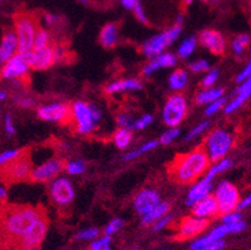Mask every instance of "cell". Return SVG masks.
Listing matches in <instances>:
<instances>
[{
	"instance_id": "obj_16",
	"label": "cell",
	"mask_w": 251,
	"mask_h": 250,
	"mask_svg": "<svg viewBox=\"0 0 251 250\" xmlns=\"http://www.w3.org/2000/svg\"><path fill=\"white\" fill-rule=\"evenodd\" d=\"M28 61H26L24 55L19 53V54L14 55L13 58H10L6 61V65L3 68L1 74H3V78H8V79H11V78H23L28 72Z\"/></svg>"
},
{
	"instance_id": "obj_8",
	"label": "cell",
	"mask_w": 251,
	"mask_h": 250,
	"mask_svg": "<svg viewBox=\"0 0 251 250\" xmlns=\"http://www.w3.org/2000/svg\"><path fill=\"white\" fill-rule=\"evenodd\" d=\"M164 121L169 127H176L186 116V102L181 95L169 98L164 108Z\"/></svg>"
},
{
	"instance_id": "obj_34",
	"label": "cell",
	"mask_w": 251,
	"mask_h": 250,
	"mask_svg": "<svg viewBox=\"0 0 251 250\" xmlns=\"http://www.w3.org/2000/svg\"><path fill=\"white\" fill-rule=\"evenodd\" d=\"M230 165H231V160H229V159H227V160H223V162L218 163V164L214 165L213 168L210 169V171H209V174H207V176L213 179L214 176L216 175V174L221 173V171L226 170L227 168H230Z\"/></svg>"
},
{
	"instance_id": "obj_55",
	"label": "cell",
	"mask_w": 251,
	"mask_h": 250,
	"mask_svg": "<svg viewBox=\"0 0 251 250\" xmlns=\"http://www.w3.org/2000/svg\"><path fill=\"white\" fill-rule=\"evenodd\" d=\"M250 205H251V194L250 195L246 196V198L244 199L240 204H239V206H237V210L245 209V208H248V206H250Z\"/></svg>"
},
{
	"instance_id": "obj_1",
	"label": "cell",
	"mask_w": 251,
	"mask_h": 250,
	"mask_svg": "<svg viewBox=\"0 0 251 250\" xmlns=\"http://www.w3.org/2000/svg\"><path fill=\"white\" fill-rule=\"evenodd\" d=\"M210 155L204 146L194 149L188 154H180L168 165V175L177 184H191L209 168Z\"/></svg>"
},
{
	"instance_id": "obj_60",
	"label": "cell",
	"mask_w": 251,
	"mask_h": 250,
	"mask_svg": "<svg viewBox=\"0 0 251 250\" xmlns=\"http://www.w3.org/2000/svg\"><path fill=\"white\" fill-rule=\"evenodd\" d=\"M191 3H193V0H184L185 5H190Z\"/></svg>"
},
{
	"instance_id": "obj_41",
	"label": "cell",
	"mask_w": 251,
	"mask_h": 250,
	"mask_svg": "<svg viewBox=\"0 0 251 250\" xmlns=\"http://www.w3.org/2000/svg\"><path fill=\"white\" fill-rule=\"evenodd\" d=\"M22 153V150H8V151H4L3 154L0 155V164L3 165L5 163L10 162V160L15 159L18 155Z\"/></svg>"
},
{
	"instance_id": "obj_32",
	"label": "cell",
	"mask_w": 251,
	"mask_h": 250,
	"mask_svg": "<svg viewBox=\"0 0 251 250\" xmlns=\"http://www.w3.org/2000/svg\"><path fill=\"white\" fill-rule=\"evenodd\" d=\"M195 45H196V39L194 38V36L186 39V40H185L179 48V55H180V56H181V58H184V59L188 58L189 55H190L191 53L194 52V49H195Z\"/></svg>"
},
{
	"instance_id": "obj_42",
	"label": "cell",
	"mask_w": 251,
	"mask_h": 250,
	"mask_svg": "<svg viewBox=\"0 0 251 250\" xmlns=\"http://www.w3.org/2000/svg\"><path fill=\"white\" fill-rule=\"evenodd\" d=\"M224 224H234L237 222H241V214L239 212H231L224 215Z\"/></svg>"
},
{
	"instance_id": "obj_14",
	"label": "cell",
	"mask_w": 251,
	"mask_h": 250,
	"mask_svg": "<svg viewBox=\"0 0 251 250\" xmlns=\"http://www.w3.org/2000/svg\"><path fill=\"white\" fill-rule=\"evenodd\" d=\"M22 54L25 56L29 66L35 69V70H45L55 63V55H54L52 47L34 50V52L22 53Z\"/></svg>"
},
{
	"instance_id": "obj_12",
	"label": "cell",
	"mask_w": 251,
	"mask_h": 250,
	"mask_svg": "<svg viewBox=\"0 0 251 250\" xmlns=\"http://www.w3.org/2000/svg\"><path fill=\"white\" fill-rule=\"evenodd\" d=\"M48 230V219L47 215L44 214L36 220L35 223L30 226L26 233H25L24 237L20 240V245L22 248H36L42 244V242L44 240L45 235H47Z\"/></svg>"
},
{
	"instance_id": "obj_24",
	"label": "cell",
	"mask_w": 251,
	"mask_h": 250,
	"mask_svg": "<svg viewBox=\"0 0 251 250\" xmlns=\"http://www.w3.org/2000/svg\"><path fill=\"white\" fill-rule=\"evenodd\" d=\"M250 95H251V77L249 78L248 80H245V82H244V84L240 86V89H239L237 96L235 98L234 100H232L231 103H230L229 105H227L226 109H225V111H226L227 114L232 113V111H234V110H236L237 108H240L241 105H243V103L245 102V100L248 99Z\"/></svg>"
},
{
	"instance_id": "obj_49",
	"label": "cell",
	"mask_w": 251,
	"mask_h": 250,
	"mask_svg": "<svg viewBox=\"0 0 251 250\" xmlns=\"http://www.w3.org/2000/svg\"><path fill=\"white\" fill-rule=\"evenodd\" d=\"M151 121H152L151 115H144L143 118L139 119L138 121H135V129H144V128H147Z\"/></svg>"
},
{
	"instance_id": "obj_56",
	"label": "cell",
	"mask_w": 251,
	"mask_h": 250,
	"mask_svg": "<svg viewBox=\"0 0 251 250\" xmlns=\"http://www.w3.org/2000/svg\"><path fill=\"white\" fill-rule=\"evenodd\" d=\"M15 100H17V103L20 105V107H31V105L34 104L33 100L28 99V98H23V99H19V100L15 99Z\"/></svg>"
},
{
	"instance_id": "obj_61",
	"label": "cell",
	"mask_w": 251,
	"mask_h": 250,
	"mask_svg": "<svg viewBox=\"0 0 251 250\" xmlns=\"http://www.w3.org/2000/svg\"><path fill=\"white\" fill-rule=\"evenodd\" d=\"M204 1H206V3H218L220 0H204Z\"/></svg>"
},
{
	"instance_id": "obj_15",
	"label": "cell",
	"mask_w": 251,
	"mask_h": 250,
	"mask_svg": "<svg viewBox=\"0 0 251 250\" xmlns=\"http://www.w3.org/2000/svg\"><path fill=\"white\" fill-rule=\"evenodd\" d=\"M50 195L58 205H68L74 199V190L69 180L59 178L50 185Z\"/></svg>"
},
{
	"instance_id": "obj_19",
	"label": "cell",
	"mask_w": 251,
	"mask_h": 250,
	"mask_svg": "<svg viewBox=\"0 0 251 250\" xmlns=\"http://www.w3.org/2000/svg\"><path fill=\"white\" fill-rule=\"evenodd\" d=\"M200 43L214 54H223L225 50V40L223 35L215 30H204L200 34Z\"/></svg>"
},
{
	"instance_id": "obj_37",
	"label": "cell",
	"mask_w": 251,
	"mask_h": 250,
	"mask_svg": "<svg viewBox=\"0 0 251 250\" xmlns=\"http://www.w3.org/2000/svg\"><path fill=\"white\" fill-rule=\"evenodd\" d=\"M156 145H157V141H150V143H148V144H145V145H144V146H141V148L139 149V150H135V151H133V153H130V154L126 155V157L124 158V159L125 160L134 159V158H136V157H138V155L143 154V153H145V151H148V150H150V149L155 148V146H156Z\"/></svg>"
},
{
	"instance_id": "obj_31",
	"label": "cell",
	"mask_w": 251,
	"mask_h": 250,
	"mask_svg": "<svg viewBox=\"0 0 251 250\" xmlns=\"http://www.w3.org/2000/svg\"><path fill=\"white\" fill-rule=\"evenodd\" d=\"M50 44V34L48 33V30L43 29V28H39L38 33L35 36V43H34V50H40L48 48Z\"/></svg>"
},
{
	"instance_id": "obj_9",
	"label": "cell",
	"mask_w": 251,
	"mask_h": 250,
	"mask_svg": "<svg viewBox=\"0 0 251 250\" xmlns=\"http://www.w3.org/2000/svg\"><path fill=\"white\" fill-rule=\"evenodd\" d=\"M39 118L43 120L49 121H59L61 124H73V108L67 104H56L45 105V107L38 109Z\"/></svg>"
},
{
	"instance_id": "obj_44",
	"label": "cell",
	"mask_w": 251,
	"mask_h": 250,
	"mask_svg": "<svg viewBox=\"0 0 251 250\" xmlns=\"http://www.w3.org/2000/svg\"><path fill=\"white\" fill-rule=\"evenodd\" d=\"M218 77H219L218 70H213V72H210L209 74L204 78V80H202V86H204V88H209V86L214 85V83L216 82Z\"/></svg>"
},
{
	"instance_id": "obj_11",
	"label": "cell",
	"mask_w": 251,
	"mask_h": 250,
	"mask_svg": "<svg viewBox=\"0 0 251 250\" xmlns=\"http://www.w3.org/2000/svg\"><path fill=\"white\" fill-rule=\"evenodd\" d=\"M180 31H181V28L180 25L173 28L169 31H165V33L160 34V35L154 36L150 40H148L144 45L143 50L144 53L149 56H155V55H159L169 44H171L175 39L179 36Z\"/></svg>"
},
{
	"instance_id": "obj_30",
	"label": "cell",
	"mask_w": 251,
	"mask_h": 250,
	"mask_svg": "<svg viewBox=\"0 0 251 250\" xmlns=\"http://www.w3.org/2000/svg\"><path fill=\"white\" fill-rule=\"evenodd\" d=\"M131 132L129 129H125V128H122L119 129L118 132L115 133V137H114V141H115V145L118 146L119 149H124L126 148L127 145L131 141Z\"/></svg>"
},
{
	"instance_id": "obj_38",
	"label": "cell",
	"mask_w": 251,
	"mask_h": 250,
	"mask_svg": "<svg viewBox=\"0 0 251 250\" xmlns=\"http://www.w3.org/2000/svg\"><path fill=\"white\" fill-rule=\"evenodd\" d=\"M99 235V230L95 228H89L85 229V230L80 231V233L77 234L76 238L77 239H81V240H88V239H94Z\"/></svg>"
},
{
	"instance_id": "obj_58",
	"label": "cell",
	"mask_w": 251,
	"mask_h": 250,
	"mask_svg": "<svg viewBox=\"0 0 251 250\" xmlns=\"http://www.w3.org/2000/svg\"><path fill=\"white\" fill-rule=\"evenodd\" d=\"M0 195H1V199H5L6 192H5V188L4 187H1V189H0Z\"/></svg>"
},
{
	"instance_id": "obj_23",
	"label": "cell",
	"mask_w": 251,
	"mask_h": 250,
	"mask_svg": "<svg viewBox=\"0 0 251 250\" xmlns=\"http://www.w3.org/2000/svg\"><path fill=\"white\" fill-rule=\"evenodd\" d=\"M176 64V58L173 54H161L159 55L155 60L148 64L144 69V74L149 75L157 70L159 68H169V66H174Z\"/></svg>"
},
{
	"instance_id": "obj_7",
	"label": "cell",
	"mask_w": 251,
	"mask_h": 250,
	"mask_svg": "<svg viewBox=\"0 0 251 250\" xmlns=\"http://www.w3.org/2000/svg\"><path fill=\"white\" fill-rule=\"evenodd\" d=\"M215 198L219 204V213H221V214L234 212L240 204L239 192L231 183L227 182H224L219 185L215 192Z\"/></svg>"
},
{
	"instance_id": "obj_17",
	"label": "cell",
	"mask_w": 251,
	"mask_h": 250,
	"mask_svg": "<svg viewBox=\"0 0 251 250\" xmlns=\"http://www.w3.org/2000/svg\"><path fill=\"white\" fill-rule=\"evenodd\" d=\"M159 203H160V196H159V194L156 192H154V190L147 189L140 192L136 195L134 205H135L136 212L144 215L149 213Z\"/></svg>"
},
{
	"instance_id": "obj_43",
	"label": "cell",
	"mask_w": 251,
	"mask_h": 250,
	"mask_svg": "<svg viewBox=\"0 0 251 250\" xmlns=\"http://www.w3.org/2000/svg\"><path fill=\"white\" fill-rule=\"evenodd\" d=\"M118 123L120 127L125 128V129L130 130L133 129V128H135V123L131 120V118H130L129 115H120L118 118Z\"/></svg>"
},
{
	"instance_id": "obj_4",
	"label": "cell",
	"mask_w": 251,
	"mask_h": 250,
	"mask_svg": "<svg viewBox=\"0 0 251 250\" xmlns=\"http://www.w3.org/2000/svg\"><path fill=\"white\" fill-rule=\"evenodd\" d=\"M15 33L18 35V52L26 53L34 48L35 36L38 33V19L30 14H17L14 18Z\"/></svg>"
},
{
	"instance_id": "obj_22",
	"label": "cell",
	"mask_w": 251,
	"mask_h": 250,
	"mask_svg": "<svg viewBox=\"0 0 251 250\" xmlns=\"http://www.w3.org/2000/svg\"><path fill=\"white\" fill-rule=\"evenodd\" d=\"M211 180L213 179L209 178V176H205L201 182H199L193 189L189 193L188 199H186V204L188 205H195L198 201H200L201 199H204L205 196L209 195V192L211 189Z\"/></svg>"
},
{
	"instance_id": "obj_39",
	"label": "cell",
	"mask_w": 251,
	"mask_h": 250,
	"mask_svg": "<svg viewBox=\"0 0 251 250\" xmlns=\"http://www.w3.org/2000/svg\"><path fill=\"white\" fill-rule=\"evenodd\" d=\"M179 133H180L179 129H175V128H173V129L168 130V132H165L163 135H161L160 141L163 144H165V145H168V144H170L171 141L174 140L175 138L179 135Z\"/></svg>"
},
{
	"instance_id": "obj_25",
	"label": "cell",
	"mask_w": 251,
	"mask_h": 250,
	"mask_svg": "<svg viewBox=\"0 0 251 250\" xmlns=\"http://www.w3.org/2000/svg\"><path fill=\"white\" fill-rule=\"evenodd\" d=\"M169 209H170V205L168 203H159L149 213L143 215V224L144 225H150V224L155 223L164 215L168 214Z\"/></svg>"
},
{
	"instance_id": "obj_57",
	"label": "cell",
	"mask_w": 251,
	"mask_h": 250,
	"mask_svg": "<svg viewBox=\"0 0 251 250\" xmlns=\"http://www.w3.org/2000/svg\"><path fill=\"white\" fill-rule=\"evenodd\" d=\"M138 1L139 0H122L123 5L127 9H134V6L136 5V3H138Z\"/></svg>"
},
{
	"instance_id": "obj_45",
	"label": "cell",
	"mask_w": 251,
	"mask_h": 250,
	"mask_svg": "<svg viewBox=\"0 0 251 250\" xmlns=\"http://www.w3.org/2000/svg\"><path fill=\"white\" fill-rule=\"evenodd\" d=\"M224 104H225V100H224L223 98L215 100V102L211 103V105H209V108L206 109V114L207 115H213L214 113H216L218 110H220L221 108H223Z\"/></svg>"
},
{
	"instance_id": "obj_36",
	"label": "cell",
	"mask_w": 251,
	"mask_h": 250,
	"mask_svg": "<svg viewBox=\"0 0 251 250\" xmlns=\"http://www.w3.org/2000/svg\"><path fill=\"white\" fill-rule=\"evenodd\" d=\"M123 225H124V222L122 219L111 220L110 223L108 224V226L105 228V235H111V234L116 233V231L123 228Z\"/></svg>"
},
{
	"instance_id": "obj_50",
	"label": "cell",
	"mask_w": 251,
	"mask_h": 250,
	"mask_svg": "<svg viewBox=\"0 0 251 250\" xmlns=\"http://www.w3.org/2000/svg\"><path fill=\"white\" fill-rule=\"evenodd\" d=\"M250 77H251V61L248 64V66L244 69L243 72L240 73V75L237 77L236 82L237 83H243V82H245V80H248Z\"/></svg>"
},
{
	"instance_id": "obj_51",
	"label": "cell",
	"mask_w": 251,
	"mask_h": 250,
	"mask_svg": "<svg viewBox=\"0 0 251 250\" xmlns=\"http://www.w3.org/2000/svg\"><path fill=\"white\" fill-rule=\"evenodd\" d=\"M224 249V242L223 240H218V242L210 243V244L205 245V247L200 248L198 250H223Z\"/></svg>"
},
{
	"instance_id": "obj_26",
	"label": "cell",
	"mask_w": 251,
	"mask_h": 250,
	"mask_svg": "<svg viewBox=\"0 0 251 250\" xmlns=\"http://www.w3.org/2000/svg\"><path fill=\"white\" fill-rule=\"evenodd\" d=\"M141 84L134 79H127V80H119V82L113 83L108 86L106 91L108 93H116V91H123V90H134V89H140Z\"/></svg>"
},
{
	"instance_id": "obj_6",
	"label": "cell",
	"mask_w": 251,
	"mask_h": 250,
	"mask_svg": "<svg viewBox=\"0 0 251 250\" xmlns=\"http://www.w3.org/2000/svg\"><path fill=\"white\" fill-rule=\"evenodd\" d=\"M206 150L213 162H218L226 154L232 145V138L229 133L221 129L214 130L206 139Z\"/></svg>"
},
{
	"instance_id": "obj_2",
	"label": "cell",
	"mask_w": 251,
	"mask_h": 250,
	"mask_svg": "<svg viewBox=\"0 0 251 250\" xmlns=\"http://www.w3.org/2000/svg\"><path fill=\"white\" fill-rule=\"evenodd\" d=\"M44 213L42 208L29 205L4 206L3 230L8 238V244H20L25 233Z\"/></svg>"
},
{
	"instance_id": "obj_47",
	"label": "cell",
	"mask_w": 251,
	"mask_h": 250,
	"mask_svg": "<svg viewBox=\"0 0 251 250\" xmlns=\"http://www.w3.org/2000/svg\"><path fill=\"white\" fill-rule=\"evenodd\" d=\"M190 68L194 73L205 72V70H207V69H209V64H207V61H205V60H199V61H195V63L191 64Z\"/></svg>"
},
{
	"instance_id": "obj_3",
	"label": "cell",
	"mask_w": 251,
	"mask_h": 250,
	"mask_svg": "<svg viewBox=\"0 0 251 250\" xmlns=\"http://www.w3.org/2000/svg\"><path fill=\"white\" fill-rule=\"evenodd\" d=\"M31 159L30 151L23 149L22 153L15 159L1 165V179L4 183L14 184L30 178Z\"/></svg>"
},
{
	"instance_id": "obj_5",
	"label": "cell",
	"mask_w": 251,
	"mask_h": 250,
	"mask_svg": "<svg viewBox=\"0 0 251 250\" xmlns=\"http://www.w3.org/2000/svg\"><path fill=\"white\" fill-rule=\"evenodd\" d=\"M99 118V111L86 103L77 102L73 105V124H75V129L77 133L81 134L90 133L97 127Z\"/></svg>"
},
{
	"instance_id": "obj_10",
	"label": "cell",
	"mask_w": 251,
	"mask_h": 250,
	"mask_svg": "<svg viewBox=\"0 0 251 250\" xmlns=\"http://www.w3.org/2000/svg\"><path fill=\"white\" fill-rule=\"evenodd\" d=\"M245 223H244L243 220L241 222H237V223L234 224H224V225L218 226V228L214 229L213 231H210L207 235H205L204 238L201 239H198L196 242L193 243L191 245V250H198L200 248L205 247V245L210 244V243L218 242V240L223 239L225 235L227 234H232V233H240L245 229Z\"/></svg>"
},
{
	"instance_id": "obj_63",
	"label": "cell",
	"mask_w": 251,
	"mask_h": 250,
	"mask_svg": "<svg viewBox=\"0 0 251 250\" xmlns=\"http://www.w3.org/2000/svg\"><path fill=\"white\" fill-rule=\"evenodd\" d=\"M161 250H166V249H161Z\"/></svg>"
},
{
	"instance_id": "obj_53",
	"label": "cell",
	"mask_w": 251,
	"mask_h": 250,
	"mask_svg": "<svg viewBox=\"0 0 251 250\" xmlns=\"http://www.w3.org/2000/svg\"><path fill=\"white\" fill-rule=\"evenodd\" d=\"M5 128H6V132H8L9 134H14L15 133L14 127H13V121H11V118L9 115H6L5 118Z\"/></svg>"
},
{
	"instance_id": "obj_48",
	"label": "cell",
	"mask_w": 251,
	"mask_h": 250,
	"mask_svg": "<svg viewBox=\"0 0 251 250\" xmlns=\"http://www.w3.org/2000/svg\"><path fill=\"white\" fill-rule=\"evenodd\" d=\"M207 127H209V121H204V123H201V124H200V125H198V127H196L195 129H194L193 132H191L190 134H189L188 137H186V140H190V139L195 138L196 135H199L200 133L204 132V130L206 129Z\"/></svg>"
},
{
	"instance_id": "obj_20",
	"label": "cell",
	"mask_w": 251,
	"mask_h": 250,
	"mask_svg": "<svg viewBox=\"0 0 251 250\" xmlns=\"http://www.w3.org/2000/svg\"><path fill=\"white\" fill-rule=\"evenodd\" d=\"M219 213V204L215 196L207 195L194 205L193 214L198 218H209Z\"/></svg>"
},
{
	"instance_id": "obj_21",
	"label": "cell",
	"mask_w": 251,
	"mask_h": 250,
	"mask_svg": "<svg viewBox=\"0 0 251 250\" xmlns=\"http://www.w3.org/2000/svg\"><path fill=\"white\" fill-rule=\"evenodd\" d=\"M19 41H18V35L15 31L9 30L8 33L4 34L3 40H1V47H0V61L6 63L10 58H13V54L18 49Z\"/></svg>"
},
{
	"instance_id": "obj_18",
	"label": "cell",
	"mask_w": 251,
	"mask_h": 250,
	"mask_svg": "<svg viewBox=\"0 0 251 250\" xmlns=\"http://www.w3.org/2000/svg\"><path fill=\"white\" fill-rule=\"evenodd\" d=\"M207 226V222L204 218L191 217L185 218L181 220L179 226V234L182 238L195 237L201 231H204Z\"/></svg>"
},
{
	"instance_id": "obj_35",
	"label": "cell",
	"mask_w": 251,
	"mask_h": 250,
	"mask_svg": "<svg viewBox=\"0 0 251 250\" xmlns=\"http://www.w3.org/2000/svg\"><path fill=\"white\" fill-rule=\"evenodd\" d=\"M91 250H111L110 249V235H105L102 239L93 243Z\"/></svg>"
},
{
	"instance_id": "obj_40",
	"label": "cell",
	"mask_w": 251,
	"mask_h": 250,
	"mask_svg": "<svg viewBox=\"0 0 251 250\" xmlns=\"http://www.w3.org/2000/svg\"><path fill=\"white\" fill-rule=\"evenodd\" d=\"M67 170L69 174H81L85 170V165L81 162H72L68 164Z\"/></svg>"
},
{
	"instance_id": "obj_46",
	"label": "cell",
	"mask_w": 251,
	"mask_h": 250,
	"mask_svg": "<svg viewBox=\"0 0 251 250\" xmlns=\"http://www.w3.org/2000/svg\"><path fill=\"white\" fill-rule=\"evenodd\" d=\"M171 220H173V217H171V215H164V217L160 218L157 222H155L154 229L155 230H161V229H164L165 226H168L169 224H170Z\"/></svg>"
},
{
	"instance_id": "obj_52",
	"label": "cell",
	"mask_w": 251,
	"mask_h": 250,
	"mask_svg": "<svg viewBox=\"0 0 251 250\" xmlns=\"http://www.w3.org/2000/svg\"><path fill=\"white\" fill-rule=\"evenodd\" d=\"M134 10H135V14H136V18H138L139 20H140V22H143V23H148V19H147V17H145V13H144V10H143V6L140 5V3H136V5L134 6Z\"/></svg>"
},
{
	"instance_id": "obj_33",
	"label": "cell",
	"mask_w": 251,
	"mask_h": 250,
	"mask_svg": "<svg viewBox=\"0 0 251 250\" xmlns=\"http://www.w3.org/2000/svg\"><path fill=\"white\" fill-rule=\"evenodd\" d=\"M249 43H250V38H249L248 35L237 36V38L232 41V50H234L235 54H241V53L248 48Z\"/></svg>"
},
{
	"instance_id": "obj_29",
	"label": "cell",
	"mask_w": 251,
	"mask_h": 250,
	"mask_svg": "<svg viewBox=\"0 0 251 250\" xmlns=\"http://www.w3.org/2000/svg\"><path fill=\"white\" fill-rule=\"evenodd\" d=\"M186 82H188V74L179 69L176 72H174L171 74L170 80V88L171 89H175V90H179V89H182L185 85H186Z\"/></svg>"
},
{
	"instance_id": "obj_27",
	"label": "cell",
	"mask_w": 251,
	"mask_h": 250,
	"mask_svg": "<svg viewBox=\"0 0 251 250\" xmlns=\"http://www.w3.org/2000/svg\"><path fill=\"white\" fill-rule=\"evenodd\" d=\"M100 41L105 48L113 47L116 43V27L114 24H108L101 30Z\"/></svg>"
},
{
	"instance_id": "obj_28",
	"label": "cell",
	"mask_w": 251,
	"mask_h": 250,
	"mask_svg": "<svg viewBox=\"0 0 251 250\" xmlns=\"http://www.w3.org/2000/svg\"><path fill=\"white\" fill-rule=\"evenodd\" d=\"M223 89H211V90H204L198 95L196 102L199 104H211L215 100L220 99V96L223 95Z\"/></svg>"
},
{
	"instance_id": "obj_54",
	"label": "cell",
	"mask_w": 251,
	"mask_h": 250,
	"mask_svg": "<svg viewBox=\"0 0 251 250\" xmlns=\"http://www.w3.org/2000/svg\"><path fill=\"white\" fill-rule=\"evenodd\" d=\"M44 20L45 23H47V25H54L58 22V18H56L55 15H52V14H45Z\"/></svg>"
},
{
	"instance_id": "obj_13",
	"label": "cell",
	"mask_w": 251,
	"mask_h": 250,
	"mask_svg": "<svg viewBox=\"0 0 251 250\" xmlns=\"http://www.w3.org/2000/svg\"><path fill=\"white\" fill-rule=\"evenodd\" d=\"M65 167H68V164L63 159H59V158L50 159L31 171L30 180L31 182H48L58 175Z\"/></svg>"
},
{
	"instance_id": "obj_59",
	"label": "cell",
	"mask_w": 251,
	"mask_h": 250,
	"mask_svg": "<svg viewBox=\"0 0 251 250\" xmlns=\"http://www.w3.org/2000/svg\"><path fill=\"white\" fill-rule=\"evenodd\" d=\"M5 98H6V93H5V91H1V94H0V99L4 100Z\"/></svg>"
},
{
	"instance_id": "obj_62",
	"label": "cell",
	"mask_w": 251,
	"mask_h": 250,
	"mask_svg": "<svg viewBox=\"0 0 251 250\" xmlns=\"http://www.w3.org/2000/svg\"><path fill=\"white\" fill-rule=\"evenodd\" d=\"M19 250H35V248H22Z\"/></svg>"
}]
</instances>
